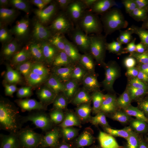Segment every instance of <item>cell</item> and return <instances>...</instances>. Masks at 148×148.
<instances>
[{
	"label": "cell",
	"mask_w": 148,
	"mask_h": 148,
	"mask_svg": "<svg viewBox=\"0 0 148 148\" xmlns=\"http://www.w3.org/2000/svg\"><path fill=\"white\" fill-rule=\"evenodd\" d=\"M63 93L53 92L48 98L47 108L64 114H73L74 106Z\"/></svg>",
	"instance_id": "4316f807"
},
{
	"label": "cell",
	"mask_w": 148,
	"mask_h": 148,
	"mask_svg": "<svg viewBox=\"0 0 148 148\" xmlns=\"http://www.w3.org/2000/svg\"><path fill=\"white\" fill-rule=\"evenodd\" d=\"M8 141L10 144L18 145L20 140L27 135V132L23 126H7Z\"/></svg>",
	"instance_id": "1f68e13d"
},
{
	"label": "cell",
	"mask_w": 148,
	"mask_h": 148,
	"mask_svg": "<svg viewBox=\"0 0 148 148\" xmlns=\"http://www.w3.org/2000/svg\"><path fill=\"white\" fill-rule=\"evenodd\" d=\"M45 2L47 6L54 9L59 14H64L70 10L66 6L64 0H47Z\"/></svg>",
	"instance_id": "836d02e7"
},
{
	"label": "cell",
	"mask_w": 148,
	"mask_h": 148,
	"mask_svg": "<svg viewBox=\"0 0 148 148\" xmlns=\"http://www.w3.org/2000/svg\"><path fill=\"white\" fill-rule=\"evenodd\" d=\"M133 15L140 20L148 22V0H145Z\"/></svg>",
	"instance_id": "e575fe53"
},
{
	"label": "cell",
	"mask_w": 148,
	"mask_h": 148,
	"mask_svg": "<svg viewBox=\"0 0 148 148\" xmlns=\"http://www.w3.org/2000/svg\"><path fill=\"white\" fill-rule=\"evenodd\" d=\"M134 79L148 95V51H136Z\"/></svg>",
	"instance_id": "44dd1931"
},
{
	"label": "cell",
	"mask_w": 148,
	"mask_h": 148,
	"mask_svg": "<svg viewBox=\"0 0 148 148\" xmlns=\"http://www.w3.org/2000/svg\"></svg>",
	"instance_id": "b9f144b4"
},
{
	"label": "cell",
	"mask_w": 148,
	"mask_h": 148,
	"mask_svg": "<svg viewBox=\"0 0 148 148\" xmlns=\"http://www.w3.org/2000/svg\"><path fill=\"white\" fill-rule=\"evenodd\" d=\"M112 96L101 100L83 101L79 104V110L87 116L93 123L98 124L106 119Z\"/></svg>",
	"instance_id": "5bb4252c"
},
{
	"label": "cell",
	"mask_w": 148,
	"mask_h": 148,
	"mask_svg": "<svg viewBox=\"0 0 148 148\" xmlns=\"http://www.w3.org/2000/svg\"><path fill=\"white\" fill-rule=\"evenodd\" d=\"M90 16L98 17L103 8L110 0H84Z\"/></svg>",
	"instance_id": "d6a6232c"
},
{
	"label": "cell",
	"mask_w": 148,
	"mask_h": 148,
	"mask_svg": "<svg viewBox=\"0 0 148 148\" xmlns=\"http://www.w3.org/2000/svg\"><path fill=\"white\" fill-rule=\"evenodd\" d=\"M80 52L72 40L65 38L51 24L47 30L45 61L56 64L71 62Z\"/></svg>",
	"instance_id": "5b68a950"
},
{
	"label": "cell",
	"mask_w": 148,
	"mask_h": 148,
	"mask_svg": "<svg viewBox=\"0 0 148 148\" xmlns=\"http://www.w3.org/2000/svg\"><path fill=\"white\" fill-rule=\"evenodd\" d=\"M47 44V30L43 23L39 24L24 32L23 36L15 43L21 57L29 64L45 58Z\"/></svg>",
	"instance_id": "7a4b0ae2"
},
{
	"label": "cell",
	"mask_w": 148,
	"mask_h": 148,
	"mask_svg": "<svg viewBox=\"0 0 148 148\" xmlns=\"http://www.w3.org/2000/svg\"><path fill=\"white\" fill-rule=\"evenodd\" d=\"M11 40L0 38V63L3 68L15 64L21 58L15 44Z\"/></svg>",
	"instance_id": "d4e9b609"
},
{
	"label": "cell",
	"mask_w": 148,
	"mask_h": 148,
	"mask_svg": "<svg viewBox=\"0 0 148 148\" xmlns=\"http://www.w3.org/2000/svg\"><path fill=\"white\" fill-rule=\"evenodd\" d=\"M72 40L80 51L97 52L105 50L112 38L98 17L90 16Z\"/></svg>",
	"instance_id": "6da1fadb"
},
{
	"label": "cell",
	"mask_w": 148,
	"mask_h": 148,
	"mask_svg": "<svg viewBox=\"0 0 148 148\" xmlns=\"http://www.w3.org/2000/svg\"><path fill=\"white\" fill-rule=\"evenodd\" d=\"M130 14L121 0H110L98 17L113 39L123 27Z\"/></svg>",
	"instance_id": "52a82bcc"
},
{
	"label": "cell",
	"mask_w": 148,
	"mask_h": 148,
	"mask_svg": "<svg viewBox=\"0 0 148 148\" xmlns=\"http://www.w3.org/2000/svg\"><path fill=\"white\" fill-rule=\"evenodd\" d=\"M54 140L58 148H83L86 143L69 128L56 135Z\"/></svg>",
	"instance_id": "83f0119b"
},
{
	"label": "cell",
	"mask_w": 148,
	"mask_h": 148,
	"mask_svg": "<svg viewBox=\"0 0 148 148\" xmlns=\"http://www.w3.org/2000/svg\"><path fill=\"white\" fill-rule=\"evenodd\" d=\"M1 148H9L6 147H1Z\"/></svg>",
	"instance_id": "60d3db41"
},
{
	"label": "cell",
	"mask_w": 148,
	"mask_h": 148,
	"mask_svg": "<svg viewBox=\"0 0 148 148\" xmlns=\"http://www.w3.org/2000/svg\"><path fill=\"white\" fill-rule=\"evenodd\" d=\"M95 125L94 140L101 148H109L118 135V124L106 119Z\"/></svg>",
	"instance_id": "ac0fdd59"
},
{
	"label": "cell",
	"mask_w": 148,
	"mask_h": 148,
	"mask_svg": "<svg viewBox=\"0 0 148 148\" xmlns=\"http://www.w3.org/2000/svg\"><path fill=\"white\" fill-rule=\"evenodd\" d=\"M59 64L63 70L67 93L73 97H78L89 76L71 62Z\"/></svg>",
	"instance_id": "30bf717a"
},
{
	"label": "cell",
	"mask_w": 148,
	"mask_h": 148,
	"mask_svg": "<svg viewBox=\"0 0 148 148\" xmlns=\"http://www.w3.org/2000/svg\"><path fill=\"white\" fill-rule=\"evenodd\" d=\"M83 1L64 14L51 13L49 17L52 25L66 38L72 40L90 16Z\"/></svg>",
	"instance_id": "277c9868"
},
{
	"label": "cell",
	"mask_w": 148,
	"mask_h": 148,
	"mask_svg": "<svg viewBox=\"0 0 148 148\" xmlns=\"http://www.w3.org/2000/svg\"><path fill=\"white\" fill-rule=\"evenodd\" d=\"M132 109H142L143 95L140 86L134 79L122 82L117 93Z\"/></svg>",
	"instance_id": "e0dca14e"
},
{
	"label": "cell",
	"mask_w": 148,
	"mask_h": 148,
	"mask_svg": "<svg viewBox=\"0 0 148 148\" xmlns=\"http://www.w3.org/2000/svg\"><path fill=\"white\" fill-rule=\"evenodd\" d=\"M83 148H101L94 139H90L85 144Z\"/></svg>",
	"instance_id": "f35d334b"
},
{
	"label": "cell",
	"mask_w": 148,
	"mask_h": 148,
	"mask_svg": "<svg viewBox=\"0 0 148 148\" xmlns=\"http://www.w3.org/2000/svg\"><path fill=\"white\" fill-rule=\"evenodd\" d=\"M96 77H89L78 97L82 101L101 100L112 97Z\"/></svg>",
	"instance_id": "ffe728a7"
},
{
	"label": "cell",
	"mask_w": 148,
	"mask_h": 148,
	"mask_svg": "<svg viewBox=\"0 0 148 148\" xmlns=\"http://www.w3.org/2000/svg\"><path fill=\"white\" fill-rule=\"evenodd\" d=\"M109 148H138L134 139L123 132L118 135Z\"/></svg>",
	"instance_id": "4dcf8cb0"
},
{
	"label": "cell",
	"mask_w": 148,
	"mask_h": 148,
	"mask_svg": "<svg viewBox=\"0 0 148 148\" xmlns=\"http://www.w3.org/2000/svg\"><path fill=\"white\" fill-rule=\"evenodd\" d=\"M32 65L21 57L15 64L4 67L1 78L3 84L9 90L16 89L32 74Z\"/></svg>",
	"instance_id": "9c48e42d"
},
{
	"label": "cell",
	"mask_w": 148,
	"mask_h": 148,
	"mask_svg": "<svg viewBox=\"0 0 148 148\" xmlns=\"http://www.w3.org/2000/svg\"><path fill=\"white\" fill-rule=\"evenodd\" d=\"M15 8L18 12L34 16L40 23H43L48 14L45 1L39 0H14Z\"/></svg>",
	"instance_id": "d6986e66"
},
{
	"label": "cell",
	"mask_w": 148,
	"mask_h": 148,
	"mask_svg": "<svg viewBox=\"0 0 148 148\" xmlns=\"http://www.w3.org/2000/svg\"><path fill=\"white\" fill-rule=\"evenodd\" d=\"M137 145L138 148H148V137L140 138Z\"/></svg>",
	"instance_id": "74e56055"
},
{
	"label": "cell",
	"mask_w": 148,
	"mask_h": 148,
	"mask_svg": "<svg viewBox=\"0 0 148 148\" xmlns=\"http://www.w3.org/2000/svg\"><path fill=\"white\" fill-rule=\"evenodd\" d=\"M14 8V0H0L1 12H12Z\"/></svg>",
	"instance_id": "8d00e7d4"
},
{
	"label": "cell",
	"mask_w": 148,
	"mask_h": 148,
	"mask_svg": "<svg viewBox=\"0 0 148 148\" xmlns=\"http://www.w3.org/2000/svg\"><path fill=\"white\" fill-rule=\"evenodd\" d=\"M8 116L9 121L15 126H23L32 121L30 110L25 105L19 104L12 96L10 98V107Z\"/></svg>",
	"instance_id": "7402d4cb"
},
{
	"label": "cell",
	"mask_w": 148,
	"mask_h": 148,
	"mask_svg": "<svg viewBox=\"0 0 148 148\" xmlns=\"http://www.w3.org/2000/svg\"><path fill=\"white\" fill-rule=\"evenodd\" d=\"M98 56L95 51H83L79 52L71 62L89 77H95L98 71Z\"/></svg>",
	"instance_id": "603a6c76"
},
{
	"label": "cell",
	"mask_w": 148,
	"mask_h": 148,
	"mask_svg": "<svg viewBox=\"0 0 148 148\" xmlns=\"http://www.w3.org/2000/svg\"><path fill=\"white\" fill-rule=\"evenodd\" d=\"M41 67L31 74L16 89L17 95L21 98L27 97L45 90L48 87Z\"/></svg>",
	"instance_id": "4fadbf2b"
},
{
	"label": "cell",
	"mask_w": 148,
	"mask_h": 148,
	"mask_svg": "<svg viewBox=\"0 0 148 148\" xmlns=\"http://www.w3.org/2000/svg\"><path fill=\"white\" fill-rule=\"evenodd\" d=\"M108 64L118 75L126 79H134L135 59V54L127 50L116 39L102 51Z\"/></svg>",
	"instance_id": "8992f818"
},
{
	"label": "cell",
	"mask_w": 148,
	"mask_h": 148,
	"mask_svg": "<svg viewBox=\"0 0 148 148\" xmlns=\"http://www.w3.org/2000/svg\"><path fill=\"white\" fill-rule=\"evenodd\" d=\"M27 14L18 12H0V38L11 39L21 34L29 22Z\"/></svg>",
	"instance_id": "ba28073f"
},
{
	"label": "cell",
	"mask_w": 148,
	"mask_h": 148,
	"mask_svg": "<svg viewBox=\"0 0 148 148\" xmlns=\"http://www.w3.org/2000/svg\"><path fill=\"white\" fill-rule=\"evenodd\" d=\"M98 71L96 77L110 95L117 94L122 82L114 69L108 64L97 56Z\"/></svg>",
	"instance_id": "7c38bea8"
},
{
	"label": "cell",
	"mask_w": 148,
	"mask_h": 148,
	"mask_svg": "<svg viewBox=\"0 0 148 148\" xmlns=\"http://www.w3.org/2000/svg\"><path fill=\"white\" fill-rule=\"evenodd\" d=\"M131 108L117 94L112 97L106 119L119 125L122 123Z\"/></svg>",
	"instance_id": "cb8c5ba5"
},
{
	"label": "cell",
	"mask_w": 148,
	"mask_h": 148,
	"mask_svg": "<svg viewBox=\"0 0 148 148\" xmlns=\"http://www.w3.org/2000/svg\"><path fill=\"white\" fill-rule=\"evenodd\" d=\"M40 67L48 86L53 92L67 93L64 73L60 64L45 61Z\"/></svg>",
	"instance_id": "9a60e30c"
},
{
	"label": "cell",
	"mask_w": 148,
	"mask_h": 148,
	"mask_svg": "<svg viewBox=\"0 0 148 148\" xmlns=\"http://www.w3.org/2000/svg\"><path fill=\"white\" fill-rule=\"evenodd\" d=\"M86 143L94 139L96 135V125L79 110L73 115L69 123V127Z\"/></svg>",
	"instance_id": "2e32d148"
},
{
	"label": "cell",
	"mask_w": 148,
	"mask_h": 148,
	"mask_svg": "<svg viewBox=\"0 0 148 148\" xmlns=\"http://www.w3.org/2000/svg\"><path fill=\"white\" fill-rule=\"evenodd\" d=\"M49 94L45 90L27 97L24 99L25 105L30 110L33 111L39 119L46 109Z\"/></svg>",
	"instance_id": "f1b7e54d"
},
{
	"label": "cell",
	"mask_w": 148,
	"mask_h": 148,
	"mask_svg": "<svg viewBox=\"0 0 148 148\" xmlns=\"http://www.w3.org/2000/svg\"><path fill=\"white\" fill-rule=\"evenodd\" d=\"M113 38L116 39L132 53L133 51H148L147 23L133 14H130Z\"/></svg>",
	"instance_id": "3957f363"
},
{
	"label": "cell",
	"mask_w": 148,
	"mask_h": 148,
	"mask_svg": "<svg viewBox=\"0 0 148 148\" xmlns=\"http://www.w3.org/2000/svg\"><path fill=\"white\" fill-rule=\"evenodd\" d=\"M124 131L135 139L148 137V124L142 109H130L122 123Z\"/></svg>",
	"instance_id": "8fae6325"
},
{
	"label": "cell",
	"mask_w": 148,
	"mask_h": 148,
	"mask_svg": "<svg viewBox=\"0 0 148 148\" xmlns=\"http://www.w3.org/2000/svg\"><path fill=\"white\" fill-rule=\"evenodd\" d=\"M47 130H38L32 131L26 136L25 145L29 148L45 145L49 141Z\"/></svg>",
	"instance_id": "f546056e"
},
{
	"label": "cell",
	"mask_w": 148,
	"mask_h": 148,
	"mask_svg": "<svg viewBox=\"0 0 148 148\" xmlns=\"http://www.w3.org/2000/svg\"><path fill=\"white\" fill-rule=\"evenodd\" d=\"M73 114H64L46 108L40 118L45 129H53L69 123Z\"/></svg>",
	"instance_id": "484cf974"
},
{
	"label": "cell",
	"mask_w": 148,
	"mask_h": 148,
	"mask_svg": "<svg viewBox=\"0 0 148 148\" xmlns=\"http://www.w3.org/2000/svg\"><path fill=\"white\" fill-rule=\"evenodd\" d=\"M130 14H134L145 0H121Z\"/></svg>",
	"instance_id": "d590c367"
},
{
	"label": "cell",
	"mask_w": 148,
	"mask_h": 148,
	"mask_svg": "<svg viewBox=\"0 0 148 148\" xmlns=\"http://www.w3.org/2000/svg\"><path fill=\"white\" fill-rule=\"evenodd\" d=\"M64 1L66 6L69 9L72 7H74L80 1H78V0H64Z\"/></svg>",
	"instance_id": "ab89813d"
}]
</instances>
